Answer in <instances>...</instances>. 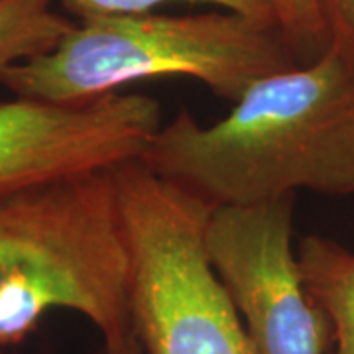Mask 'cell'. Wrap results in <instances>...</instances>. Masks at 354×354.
<instances>
[{
	"instance_id": "cell-1",
	"label": "cell",
	"mask_w": 354,
	"mask_h": 354,
	"mask_svg": "<svg viewBox=\"0 0 354 354\" xmlns=\"http://www.w3.org/2000/svg\"><path fill=\"white\" fill-rule=\"evenodd\" d=\"M138 162L213 209L354 195V65L329 46L256 81L213 124L181 111Z\"/></svg>"
},
{
	"instance_id": "cell-2",
	"label": "cell",
	"mask_w": 354,
	"mask_h": 354,
	"mask_svg": "<svg viewBox=\"0 0 354 354\" xmlns=\"http://www.w3.org/2000/svg\"><path fill=\"white\" fill-rule=\"evenodd\" d=\"M55 309L101 337L132 327L130 252L113 171L0 193V348Z\"/></svg>"
},
{
	"instance_id": "cell-3",
	"label": "cell",
	"mask_w": 354,
	"mask_h": 354,
	"mask_svg": "<svg viewBox=\"0 0 354 354\" xmlns=\"http://www.w3.org/2000/svg\"><path fill=\"white\" fill-rule=\"evenodd\" d=\"M299 65L278 26L234 12L118 14L81 20L55 48L14 65L16 97L87 102L153 77H189L236 102L256 81Z\"/></svg>"
},
{
	"instance_id": "cell-4",
	"label": "cell",
	"mask_w": 354,
	"mask_h": 354,
	"mask_svg": "<svg viewBox=\"0 0 354 354\" xmlns=\"http://www.w3.org/2000/svg\"><path fill=\"white\" fill-rule=\"evenodd\" d=\"M130 252V321L146 354H256L205 252L213 207L140 162L113 169Z\"/></svg>"
},
{
	"instance_id": "cell-5",
	"label": "cell",
	"mask_w": 354,
	"mask_h": 354,
	"mask_svg": "<svg viewBox=\"0 0 354 354\" xmlns=\"http://www.w3.org/2000/svg\"><path fill=\"white\" fill-rule=\"evenodd\" d=\"M295 195L211 209L205 252L256 354H325L333 329L293 248Z\"/></svg>"
},
{
	"instance_id": "cell-6",
	"label": "cell",
	"mask_w": 354,
	"mask_h": 354,
	"mask_svg": "<svg viewBox=\"0 0 354 354\" xmlns=\"http://www.w3.org/2000/svg\"><path fill=\"white\" fill-rule=\"evenodd\" d=\"M162 124L158 101L136 93L0 102V193L138 162Z\"/></svg>"
},
{
	"instance_id": "cell-7",
	"label": "cell",
	"mask_w": 354,
	"mask_h": 354,
	"mask_svg": "<svg viewBox=\"0 0 354 354\" xmlns=\"http://www.w3.org/2000/svg\"><path fill=\"white\" fill-rule=\"evenodd\" d=\"M297 260L307 290L329 319L337 354H354V252L309 234L297 246Z\"/></svg>"
},
{
	"instance_id": "cell-8",
	"label": "cell",
	"mask_w": 354,
	"mask_h": 354,
	"mask_svg": "<svg viewBox=\"0 0 354 354\" xmlns=\"http://www.w3.org/2000/svg\"><path fill=\"white\" fill-rule=\"evenodd\" d=\"M55 0H0V81L14 65L51 51L75 28Z\"/></svg>"
},
{
	"instance_id": "cell-9",
	"label": "cell",
	"mask_w": 354,
	"mask_h": 354,
	"mask_svg": "<svg viewBox=\"0 0 354 354\" xmlns=\"http://www.w3.org/2000/svg\"><path fill=\"white\" fill-rule=\"evenodd\" d=\"M69 12L79 16V20L95 16H118V14H146L156 6L174 0H59ZM177 2V0H176ZM183 2H205L215 4L225 12H234L252 18L264 24L278 26L276 8L272 0H183ZM279 28V26H278Z\"/></svg>"
},
{
	"instance_id": "cell-10",
	"label": "cell",
	"mask_w": 354,
	"mask_h": 354,
	"mask_svg": "<svg viewBox=\"0 0 354 354\" xmlns=\"http://www.w3.org/2000/svg\"><path fill=\"white\" fill-rule=\"evenodd\" d=\"M279 30L290 39L297 55L307 62L329 48V34L319 0H272Z\"/></svg>"
},
{
	"instance_id": "cell-11",
	"label": "cell",
	"mask_w": 354,
	"mask_h": 354,
	"mask_svg": "<svg viewBox=\"0 0 354 354\" xmlns=\"http://www.w3.org/2000/svg\"><path fill=\"white\" fill-rule=\"evenodd\" d=\"M329 46L354 65V0H319Z\"/></svg>"
},
{
	"instance_id": "cell-12",
	"label": "cell",
	"mask_w": 354,
	"mask_h": 354,
	"mask_svg": "<svg viewBox=\"0 0 354 354\" xmlns=\"http://www.w3.org/2000/svg\"><path fill=\"white\" fill-rule=\"evenodd\" d=\"M97 354H146L136 330L132 327L111 337H102V344Z\"/></svg>"
}]
</instances>
